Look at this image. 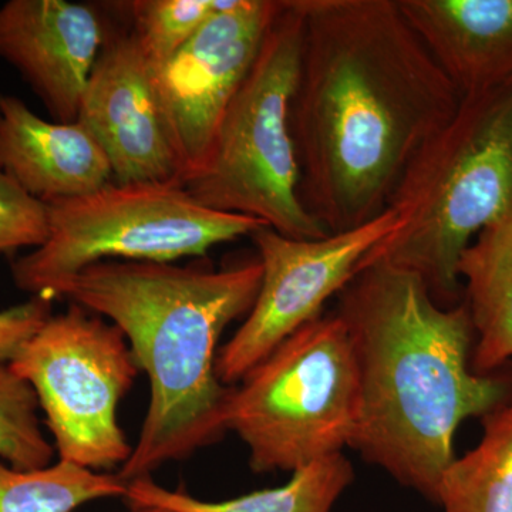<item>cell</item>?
<instances>
[{
  "label": "cell",
  "mask_w": 512,
  "mask_h": 512,
  "mask_svg": "<svg viewBox=\"0 0 512 512\" xmlns=\"http://www.w3.org/2000/svg\"><path fill=\"white\" fill-rule=\"evenodd\" d=\"M291 130L302 204L328 234L389 208L417 151L460 96L397 0H299Z\"/></svg>",
  "instance_id": "obj_1"
},
{
  "label": "cell",
  "mask_w": 512,
  "mask_h": 512,
  "mask_svg": "<svg viewBox=\"0 0 512 512\" xmlns=\"http://www.w3.org/2000/svg\"><path fill=\"white\" fill-rule=\"evenodd\" d=\"M335 313L359 377L352 447L436 503L460 424L484 417L510 393L505 380L470 365L467 306L443 308L419 275L377 259L339 293Z\"/></svg>",
  "instance_id": "obj_2"
},
{
  "label": "cell",
  "mask_w": 512,
  "mask_h": 512,
  "mask_svg": "<svg viewBox=\"0 0 512 512\" xmlns=\"http://www.w3.org/2000/svg\"><path fill=\"white\" fill-rule=\"evenodd\" d=\"M259 261L215 269L204 262L103 261L57 284L69 299L107 318L126 336L150 382L140 437L119 476H151L221 439L231 386L218 379V340L248 315L261 288Z\"/></svg>",
  "instance_id": "obj_3"
},
{
  "label": "cell",
  "mask_w": 512,
  "mask_h": 512,
  "mask_svg": "<svg viewBox=\"0 0 512 512\" xmlns=\"http://www.w3.org/2000/svg\"><path fill=\"white\" fill-rule=\"evenodd\" d=\"M389 208L399 228L363 265L380 259L412 271L434 302L456 306L461 255L512 212V77L461 97L454 116L407 165Z\"/></svg>",
  "instance_id": "obj_4"
},
{
  "label": "cell",
  "mask_w": 512,
  "mask_h": 512,
  "mask_svg": "<svg viewBox=\"0 0 512 512\" xmlns=\"http://www.w3.org/2000/svg\"><path fill=\"white\" fill-rule=\"evenodd\" d=\"M302 35L299 0H285L222 117L207 167L184 187L211 210L255 218L285 237L319 239L328 232L302 204L291 130Z\"/></svg>",
  "instance_id": "obj_5"
},
{
  "label": "cell",
  "mask_w": 512,
  "mask_h": 512,
  "mask_svg": "<svg viewBox=\"0 0 512 512\" xmlns=\"http://www.w3.org/2000/svg\"><path fill=\"white\" fill-rule=\"evenodd\" d=\"M359 377L336 313L292 333L229 392L225 431L244 441L255 473L293 471L352 447Z\"/></svg>",
  "instance_id": "obj_6"
},
{
  "label": "cell",
  "mask_w": 512,
  "mask_h": 512,
  "mask_svg": "<svg viewBox=\"0 0 512 512\" xmlns=\"http://www.w3.org/2000/svg\"><path fill=\"white\" fill-rule=\"evenodd\" d=\"M46 205L49 235L13 262L12 275L19 289L47 299L57 284L97 262L173 264L266 227L205 207L181 184L113 181Z\"/></svg>",
  "instance_id": "obj_7"
},
{
  "label": "cell",
  "mask_w": 512,
  "mask_h": 512,
  "mask_svg": "<svg viewBox=\"0 0 512 512\" xmlns=\"http://www.w3.org/2000/svg\"><path fill=\"white\" fill-rule=\"evenodd\" d=\"M9 366L35 390L60 461L99 473L127 463L119 406L141 370L114 323L70 303Z\"/></svg>",
  "instance_id": "obj_8"
},
{
  "label": "cell",
  "mask_w": 512,
  "mask_h": 512,
  "mask_svg": "<svg viewBox=\"0 0 512 512\" xmlns=\"http://www.w3.org/2000/svg\"><path fill=\"white\" fill-rule=\"evenodd\" d=\"M399 228L387 208L367 224L319 239L285 237L261 227L251 235L262 268L261 288L247 318L218 350V379L234 386L292 333L322 316L362 269L367 256Z\"/></svg>",
  "instance_id": "obj_9"
},
{
  "label": "cell",
  "mask_w": 512,
  "mask_h": 512,
  "mask_svg": "<svg viewBox=\"0 0 512 512\" xmlns=\"http://www.w3.org/2000/svg\"><path fill=\"white\" fill-rule=\"evenodd\" d=\"M281 6L278 0H221L217 12L170 62L151 69L183 185L207 167L222 117Z\"/></svg>",
  "instance_id": "obj_10"
},
{
  "label": "cell",
  "mask_w": 512,
  "mask_h": 512,
  "mask_svg": "<svg viewBox=\"0 0 512 512\" xmlns=\"http://www.w3.org/2000/svg\"><path fill=\"white\" fill-rule=\"evenodd\" d=\"M77 120L106 153L114 183L183 185L158 109L153 70L131 30L106 26Z\"/></svg>",
  "instance_id": "obj_11"
},
{
  "label": "cell",
  "mask_w": 512,
  "mask_h": 512,
  "mask_svg": "<svg viewBox=\"0 0 512 512\" xmlns=\"http://www.w3.org/2000/svg\"><path fill=\"white\" fill-rule=\"evenodd\" d=\"M104 39L106 25L90 5L9 0L0 6V59L60 123L77 121Z\"/></svg>",
  "instance_id": "obj_12"
},
{
  "label": "cell",
  "mask_w": 512,
  "mask_h": 512,
  "mask_svg": "<svg viewBox=\"0 0 512 512\" xmlns=\"http://www.w3.org/2000/svg\"><path fill=\"white\" fill-rule=\"evenodd\" d=\"M0 171L46 204L113 183L106 153L79 120L42 119L12 94H0Z\"/></svg>",
  "instance_id": "obj_13"
},
{
  "label": "cell",
  "mask_w": 512,
  "mask_h": 512,
  "mask_svg": "<svg viewBox=\"0 0 512 512\" xmlns=\"http://www.w3.org/2000/svg\"><path fill=\"white\" fill-rule=\"evenodd\" d=\"M458 96L512 77V0H397Z\"/></svg>",
  "instance_id": "obj_14"
},
{
  "label": "cell",
  "mask_w": 512,
  "mask_h": 512,
  "mask_svg": "<svg viewBox=\"0 0 512 512\" xmlns=\"http://www.w3.org/2000/svg\"><path fill=\"white\" fill-rule=\"evenodd\" d=\"M457 272L478 338L471 367L491 375L512 357V212L471 241Z\"/></svg>",
  "instance_id": "obj_15"
},
{
  "label": "cell",
  "mask_w": 512,
  "mask_h": 512,
  "mask_svg": "<svg viewBox=\"0 0 512 512\" xmlns=\"http://www.w3.org/2000/svg\"><path fill=\"white\" fill-rule=\"evenodd\" d=\"M353 480V467L343 453L320 458L293 471L281 487L266 488L222 501H205L183 490H170L153 477L128 481V505H157L178 512H332Z\"/></svg>",
  "instance_id": "obj_16"
},
{
  "label": "cell",
  "mask_w": 512,
  "mask_h": 512,
  "mask_svg": "<svg viewBox=\"0 0 512 512\" xmlns=\"http://www.w3.org/2000/svg\"><path fill=\"white\" fill-rule=\"evenodd\" d=\"M483 426L477 446L441 477L436 503L443 512H512V392Z\"/></svg>",
  "instance_id": "obj_17"
},
{
  "label": "cell",
  "mask_w": 512,
  "mask_h": 512,
  "mask_svg": "<svg viewBox=\"0 0 512 512\" xmlns=\"http://www.w3.org/2000/svg\"><path fill=\"white\" fill-rule=\"evenodd\" d=\"M126 493L127 483L119 473H99L60 460L26 471L0 458V512H73Z\"/></svg>",
  "instance_id": "obj_18"
},
{
  "label": "cell",
  "mask_w": 512,
  "mask_h": 512,
  "mask_svg": "<svg viewBox=\"0 0 512 512\" xmlns=\"http://www.w3.org/2000/svg\"><path fill=\"white\" fill-rule=\"evenodd\" d=\"M221 0H133L121 3L151 69H161L220 8Z\"/></svg>",
  "instance_id": "obj_19"
},
{
  "label": "cell",
  "mask_w": 512,
  "mask_h": 512,
  "mask_svg": "<svg viewBox=\"0 0 512 512\" xmlns=\"http://www.w3.org/2000/svg\"><path fill=\"white\" fill-rule=\"evenodd\" d=\"M39 410L32 386L9 365H0V458L19 470H39L55 460Z\"/></svg>",
  "instance_id": "obj_20"
},
{
  "label": "cell",
  "mask_w": 512,
  "mask_h": 512,
  "mask_svg": "<svg viewBox=\"0 0 512 512\" xmlns=\"http://www.w3.org/2000/svg\"><path fill=\"white\" fill-rule=\"evenodd\" d=\"M49 235L46 202L30 195L0 171V252L39 248Z\"/></svg>",
  "instance_id": "obj_21"
},
{
  "label": "cell",
  "mask_w": 512,
  "mask_h": 512,
  "mask_svg": "<svg viewBox=\"0 0 512 512\" xmlns=\"http://www.w3.org/2000/svg\"><path fill=\"white\" fill-rule=\"evenodd\" d=\"M52 302L45 296H32L25 303L0 311V365H9L42 329L53 315Z\"/></svg>",
  "instance_id": "obj_22"
},
{
  "label": "cell",
  "mask_w": 512,
  "mask_h": 512,
  "mask_svg": "<svg viewBox=\"0 0 512 512\" xmlns=\"http://www.w3.org/2000/svg\"><path fill=\"white\" fill-rule=\"evenodd\" d=\"M126 512H178L170 508L157 507V505H128Z\"/></svg>",
  "instance_id": "obj_23"
}]
</instances>
